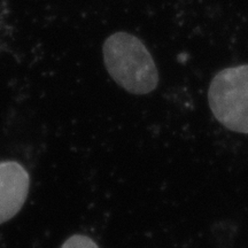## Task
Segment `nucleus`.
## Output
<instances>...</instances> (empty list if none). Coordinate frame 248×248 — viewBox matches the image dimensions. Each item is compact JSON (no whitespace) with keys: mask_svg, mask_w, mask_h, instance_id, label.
Instances as JSON below:
<instances>
[{"mask_svg":"<svg viewBox=\"0 0 248 248\" xmlns=\"http://www.w3.org/2000/svg\"><path fill=\"white\" fill-rule=\"evenodd\" d=\"M106 69L111 78L132 94H147L156 89V64L140 39L128 32L108 37L102 47Z\"/></svg>","mask_w":248,"mask_h":248,"instance_id":"1","label":"nucleus"},{"mask_svg":"<svg viewBox=\"0 0 248 248\" xmlns=\"http://www.w3.org/2000/svg\"><path fill=\"white\" fill-rule=\"evenodd\" d=\"M208 101L223 126L248 135V64L218 71L210 82Z\"/></svg>","mask_w":248,"mask_h":248,"instance_id":"2","label":"nucleus"},{"mask_svg":"<svg viewBox=\"0 0 248 248\" xmlns=\"http://www.w3.org/2000/svg\"><path fill=\"white\" fill-rule=\"evenodd\" d=\"M27 170L15 161L0 162V224L22 209L29 192Z\"/></svg>","mask_w":248,"mask_h":248,"instance_id":"3","label":"nucleus"},{"mask_svg":"<svg viewBox=\"0 0 248 248\" xmlns=\"http://www.w3.org/2000/svg\"><path fill=\"white\" fill-rule=\"evenodd\" d=\"M60 248H99L95 241L83 234H74L62 244Z\"/></svg>","mask_w":248,"mask_h":248,"instance_id":"4","label":"nucleus"}]
</instances>
